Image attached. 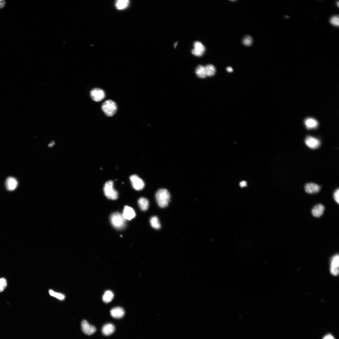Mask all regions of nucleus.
Returning <instances> with one entry per match:
<instances>
[{"instance_id": "nucleus-1", "label": "nucleus", "mask_w": 339, "mask_h": 339, "mask_svg": "<svg viewBox=\"0 0 339 339\" xmlns=\"http://www.w3.org/2000/svg\"><path fill=\"white\" fill-rule=\"evenodd\" d=\"M155 198L159 206L164 208L168 205L170 199V195L166 189H161L156 193Z\"/></svg>"}, {"instance_id": "nucleus-2", "label": "nucleus", "mask_w": 339, "mask_h": 339, "mask_svg": "<svg viewBox=\"0 0 339 339\" xmlns=\"http://www.w3.org/2000/svg\"><path fill=\"white\" fill-rule=\"evenodd\" d=\"M111 223L115 228L122 230L125 228L126 226V220L122 216V214L119 212H115L111 215Z\"/></svg>"}, {"instance_id": "nucleus-3", "label": "nucleus", "mask_w": 339, "mask_h": 339, "mask_svg": "<svg viewBox=\"0 0 339 339\" xmlns=\"http://www.w3.org/2000/svg\"><path fill=\"white\" fill-rule=\"evenodd\" d=\"M113 181L112 180L107 181L104 185L103 190L105 196L109 199L115 200L118 197V192L113 187Z\"/></svg>"}, {"instance_id": "nucleus-4", "label": "nucleus", "mask_w": 339, "mask_h": 339, "mask_svg": "<svg viewBox=\"0 0 339 339\" xmlns=\"http://www.w3.org/2000/svg\"><path fill=\"white\" fill-rule=\"evenodd\" d=\"M102 109L107 116H111L116 112L117 107L116 103L114 101L109 100L102 104Z\"/></svg>"}, {"instance_id": "nucleus-5", "label": "nucleus", "mask_w": 339, "mask_h": 339, "mask_svg": "<svg viewBox=\"0 0 339 339\" xmlns=\"http://www.w3.org/2000/svg\"><path fill=\"white\" fill-rule=\"evenodd\" d=\"M130 178L133 188L136 190L140 191L144 188L145 186L144 181L137 175H132Z\"/></svg>"}, {"instance_id": "nucleus-6", "label": "nucleus", "mask_w": 339, "mask_h": 339, "mask_svg": "<svg viewBox=\"0 0 339 339\" xmlns=\"http://www.w3.org/2000/svg\"><path fill=\"white\" fill-rule=\"evenodd\" d=\"M90 94L93 100L96 102L102 101L105 97V92L99 88L93 89L91 91Z\"/></svg>"}, {"instance_id": "nucleus-7", "label": "nucleus", "mask_w": 339, "mask_h": 339, "mask_svg": "<svg viewBox=\"0 0 339 339\" xmlns=\"http://www.w3.org/2000/svg\"><path fill=\"white\" fill-rule=\"evenodd\" d=\"M339 256L336 254L331 259L330 270L331 273L334 276H337L339 273Z\"/></svg>"}, {"instance_id": "nucleus-8", "label": "nucleus", "mask_w": 339, "mask_h": 339, "mask_svg": "<svg viewBox=\"0 0 339 339\" xmlns=\"http://www.w3.org/2000/svg\"><path fill=\"white\" fill-rule=\"evenodd\" d=\"M81 328L84 333L86 335H90L94 334L96 331L94 326L90 325L85 320H83L81 323Z\"/></svg>"}, {"instance_id": "nucleus-9", "label": "nucleus", "mask_w": 339, "mask_h": 339, "mask_svg": "<svg viewBox=\"0 0 339 339\" xmlns=\"http://www.w3.org/2000/svg\"><path fill=\"white\" fill-rule=\"evenodd\" d=\"M194 48L192 50V54L197 57H201L204 54L205 50L204 46L200 42H196L194 44Z\"/></svg>"}, {"instance_id": "nucleus-10", "label": "nucleus", "mask_w": 339, "mask_h": 339, "mask_svg": "<svg viewBox=\"0 0 339 339\" xmlns=\"http://www.w3.org/2000/svg\"><path fill=\"white\" fill-rule=\"evenodd\" d=\"M305 142L306 145L312 149L317 148L321 144L319 140L310 136H308L306 138Z\"/></svg>"}, {"instance_id": "nucleus-11", "label": "nucleus", "mask_w": 339, "mask_h": 339, "mask_svg": "<svg viewBox=\"0 0 339 339\" xmlns=\"http://www.w3.org/2000/svg\"><path fill=\"white\" fill-rule=\"evenodd\" d=\"M122 216L126 220H130L134 218L136 216L135 212L132 208L126 206L124 208Z\"/></svg>"}, {"instance_id": "nucleus-12", "label": "nucleus", "mask_w": 339, "mask_h": 339, "mask_svg": "<svg viewBox=\"0 0 339 339\" xmlns=\"http://www.w3.org/2000/svg\"><path fill=\"white\" fill-rule=\"evenodd\" d=\"M110 314L113 317L120 319L125 314L124 310L120 307H116L112 308L110 311Z\"/></svg>"}, {"instance_id": "nucleus-13", "label": "nucleus", "mask_w": 339, "mask_h": 339, "mask_svg": "<svg viewBox=\"0 0 339 339\" xmlns=\"http://www.w3.org/2000/svg\"><path fill=\"white\" fill-rule=\"evenodd\" d=\"M321 187L318 185L313 183L306 184L305 186V192L309 194H313L318 192L320 190Z\"/></svg>"}, {"instance_id": "nucleus-14", "label": "nucleus", "mask_w": 339, "mask_h": 339, "mask_svg": "<svg viewBox=\"0 0 339 339\" xmlns=\"http://www.w3.org/2000/svg\"><path fill=\"white\" fill-rule=\"evenodd\" d=\"M18 185V182L14 178H8L6 181V187L9 191H13L15 190Z\"/></svg>"}, {"instance_id": "nucleus-15", "label": "nucleus", "mask_w": 339, "mask_h": 339, "mask_svg": "<svg viewBox=\"0 0 339 339\" xmlns=\"http://www.w3.org/2000/svg\"><path fill=\"white\" fill-rule=\"evenodd\" d=\"M325 208L322 205L318 204L314 207L312 210V214L314 217H319L322 216Z\"/></svg>"}, {"instance_id": "nucleus-16", "label": "nucleus", "mask_w": 339, "mask_h": 339, "mask_svg": "<svg viewBox=\"0 0 339 339\" xmlns=\"http://www.w3.org/2000/svg\"><path fill=\"white\" fill-rule=\"evenodd\" d=\"M115 330V327L114 325L111 323H108L103 326L102 329V334L106 336H109L113 334Z\"/></svg>"}, {"instance_id": "nucleus-17", "label": "nucleus", "mask_w": 339, "mask_h": 339, "mask_svg": "<svg viewBox=\"0 0 339 339\" xmlns=\"http://www.w3.org/2000/svg\"><path fill=\"white\" fill-rule=\"evenodd\" d=\"M305 126L308 129L316 128L318 125L317 121L314 119L308 118L305 121Z\"/></svg>"}, {"instance_id": "nucleus-18", "label": "nucleus", "mask_w": 339, "mask_h": 339, "mask_svg": "<svg viewBox=\"0 0 339 339\" xmlns=\"http://www.w3.org/2000/svg\"><path fill=\"white\" fill-rule=\"evenodd\" d=\"M138 204L140 209L145 211L148 209L149 202L147 199L144 198H141L138 200Z\"/></svg>"}, {"instance_id": "nucleus-19", "label": "nucleus", "mask_w": 339, "mask_h": 339, "mask_svg": "<svg viewBox=\"0 0 339 339\" xmlns=\"http://www.w3.org/2000/svg\"><path fill=\"white\" fill-rule=\"evenodd\" d=\"M129 3L128 0H118L116 2V7L118 10H123L128 7Z\"/></svg>"}, {"instance_id": "nucleus-20", "label": "nucleus", "mask_w": 339, "mask_h": 339, "mask_svg": "<svg viewBox=\"0 0 339 339\" xmlns=\"http://www.w3.org/2000/svg\"><path fill=\"white\" fill-rule=\"evenodd\" d=\"M114 295L113 293L111 291H106L103 295L102 300L106 303H108L112 301Z\"/></svg>"}, {"instance_id": "nucleus-21", "label": "nucleus", "mask_w": 339, "mask_h": 339, "mask_svg": "<svg viewBox=\"0 0 339 339\" xmlns=\"http://www.w3.org/2000/svg\"><path fill=\"white\" fill-rule=\"evenodd\" d=\"M196 74L200 78H205L207 77L205 67L201 65L198 66L196 69Z\"/></svg>"}, {"instance_id": "nucleus-22", "label": "nucleus", "mask_w": 339, "mask_h": 339, "mask_svg": "<svg viewBox=\"0 0 339 339\" xmlns=\"http://www.w3.org/2000/svg\"><path fill=\"white\" fill-rule=\"evenodd\" d=\"M207 76L211 77L216 73V69L213 65L208 64L205 67Z\"/></svg>"}, {"instance_id": "nucleus-23", "label": "nucleus", "mask_w": 339, "mask_h": 339, "mask_svg": "<svg viewBox=\"0 0 339 339\" xmlns=\"http://www.w3.org/2000/svg\"><path fill=\"white\" fill-rule=\"evenodd\" d=\"M150 221L151 226L154 228L156 229H159L160 228L161 225L159 219L157 217L154 216L152 217Z\"/></svg>"}, {"instance_id": "nucleus-24", "label": "nucleus", "mask_w": 339, "mask_h": 339, "mask_svg": "<svg viewBox=\"0 0 339 339\" xmlns=\"http://www.w3.org/2000/svg\"><path fill=\"white\" fill-rule=\"evenodd\" d=\"M329 22L332 25L336 27H338L339 25L338 15H335L332 16L330 19Z\"/></svg>"}, {"instance_id": "nucleus-25", "label": "nucleus", "mask_w": 339, "mask_h": 339, "mask_svg": "<svg viewBox=\"0 0 339 339\" xmlns=\"http://www.w3.org/2000/svg\"><path fill=\"white\" fill-rule=\"evenodd\" d=\"M49 293L51 296L55 297L60 300H63L65 298L63 295L60 294V293L55 292L52 290H49Z\"/></svg>"}, {"instance_id": "nucleus-26", "label": "nucleus", "mask_w": 339, "mask_h": 339, "mask_svg": "<svg viewBox=\"0 0 339 339\" xmlns=\"http://www.w3.org/2000/svg\"><path fill=\"white\" fill-rule=\"evenodd\" d=\"M7 281L5 279L2 278L0 279V292L4 291L7 286Z\"/></svg>"}, {"instance_id": "nucleus-27", "label": "nucleus", "mask_w": 339, "mask_h": 339, "mask_svg": "<svg viewBox=\"0 0 339 339\" xmlns=\"http://www.w3.org/2000/svg\"><path fill=\"white\" fill-rule=\"evenodd\" d=\"M252 43V38L250 36H247L244 38L243 40V43L246 46H249L251 45Z\"/></svg>"}, {"instance_id": "nucleus-28", "label": "nucleus", "mask_w": 339, "mask_h": 339, "mask_svg": "<svg viewBox=\"0 0 339 339\" xmlns=\"http://www.w3.org/2000/svg\"><path fill=\"white\" fill-rule=\"evenodd\" d=\"M339 189H338L335 192L334 194V199L338 204L339 203Z\"/></svg>"}, {"instance_id": "nucleus-29", "label": "nucleus", "mask_w": 339, "mask_h": 339, "mask_svg": "<svg viewBox=\"0 0 339 339\" xmlns=\"http://www.w3.org/2000/svg\"><path fill=\"white\" fill-rule=\"evenodd\" d=\"M5 4V1L4 0H0V9L4 7Z\"/></svg>"}, {"instance_id": "nucleus-30", "label": "nucleus", "mask_w": 339, "mask_h": 339, "mask_svg": "<svg viewBox=\"0 0 339 339\" xmlns=\"http://www.w3.org/2000/svg\"><path fill=\"white\" fill-rule=\"evenodd\" d=\"M323 339H335V338L333 336H332L330 334H329L325 336L323 338Z\"/></svg>"}, {"instance_id": "nucleus-31", "label": "nucleus", "mask_w": 339, "mask_h": 339, "mask_svg": "<svg viewBox=\"0 0 339 339\" xmlns=\"http://www.w3.org/2000/svg\"><path fill=\"white\" fill-rule=\"evenodd\" d=\"M240 186L241 187H243L246 186V181H243L240 182Z\"/></svg>"}, {"instance_id": "nucleus-32", "label": "nucleus", "mask_w": 339, "mask_h": 339, "mask_svg": "<svg viewBox=\"0 0 339 339\" xmlns=\"http://www.w3.org/2000/svg\"><path fill=\"white\" fill-rule=\"evenodd\" d=\"M226 70L228 72L231 73L233 71V69L231 67H229L226 68Z\"/></svg>"}, {"instance_id": "nucleus-33", "label": "nucleus", "mask_w": 339, "mask_h": 339, "mask_svg": "<svg viewBox=\"0 0 339 339\" xmlns=\"http://www.w3.org/2000/svg\"><path fill=\"white\" fill-rule=\"evenodd\" d=\"M54 144L55 143H54L53 142H52L50 143V144L49 145V146L51 147V146H53Z\"/></svg>"}, {"instance_id": "nucleus-34", "label": "nucleus", "mask_w": 339, "mask_h": 339, "mask_svg": "<svg viewBox=\"0 0 339 339\" xmlns=\"http://www.w3.org/2000/svg\"><path fill=\"white\" fill-rule=\"evenodd\" d=\"M177 43H175V46H176L177 45Z\"/></svg>"}, {"instance_id": "nucleus-35", "label": "nucleus", "mask_w": 339, "mask_h": 339, "mask_svg": "<svg viewBox=\"0 0 339 339\" xmlns=\"http://www.w3.org/2000/svg\"><path fill=\"white\" fill-rule=\"evenodd\" d=\"M122 235H120V237H122Z\"/></svg>"}]
</instances>
